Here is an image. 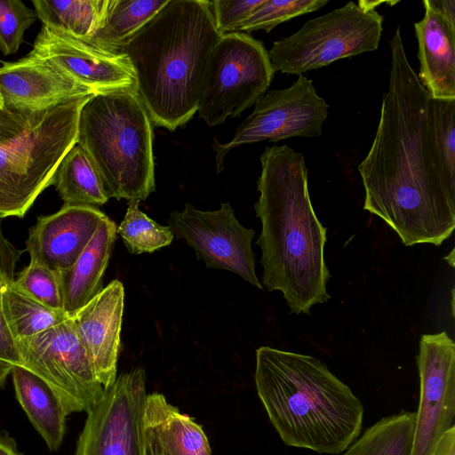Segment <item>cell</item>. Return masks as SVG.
<instances>
[{"instance_id": "cell-29", "label": "cell", "mask_w": 455, "mask_h": 455, "mask_svg": "<svg viewBox=\"0 0 455 455\" xmlns=\"http://www.w3.org/2000/svg\"><path fill=\"white\" fill-rule=\"evenodd\" d=\"M431 125L441 169L455 183V100L431 99Z\"/></svg>"}, {"instance_id": "cell-9", "label": "cell", "mask_w": 455, "mask_h": 455, "mask_svg": "<svg viewBox=\"0 0 455 455\" xmlns=\"http://www.w3.org/2000/svg\"><path fill=\"white\" fill-rule=\"evenodd\" d=\"M20 366L45 381L60 398L67 415L86 413L104 393L73 320L34 336L16 339Z\"/></svg>"}, {"instance_id": "cell-27", "label": "cell", "mask_w": 455, "mask_h": 455, "mask_svg": "<svg viewBox=\"0 0 455 455\" xmlns=\"http://www.w3.org/2000/svg\"><path fill=\"white\" fill-rule=\"evenodd\" d=\"M139 201H129L124 220L117 227L129 252L151 253L172 242L174 235L169 226H162L139 208Z\"/></svg>"}, {"instance_id": "cell-4", "label": "cell", "mask_w": 455, "mask_h": 455, "mask_svg": "<svg viewBox=\"0 0 455 455\" xmlns=\"http://www.w3.org/2000/svg\"><path fill=\"white\" fill-rule=\"evenodd\" d=\"M254 379L272 426L288 446L338 455L362 433L361 401L311 355L260 347Z\"/></svg>"}, {"instance_id": "cell-22", "label": "cell", "mask_w": 455, "mask_h": 455, "mask_svg": "<svg viewBox=\"0 0 455 455\" xmlns=\"http://www.w3.org/2000/svg\"><path fill=\"white\" fill-rule=\"evenodd\" d=\"M52 185L64 204L97 207L110 198L93 161L76 143L59 164Z\"/></svg>"}, {"instance_id": "cell-32", "label": "cell", "mask_w": 455, "mask_h": 455, "mask_svg": "<svg viewBox=\"0 0 455 455\" xmlns=\"http://www.w3.org/2000/svg\"><path fill=\"white\" fill-rule=\"evenodd\" d=\"M264 0H215L211 8L220 35L238 32L240 26Z\"/></svg>"}, {"instance_id": "cell-36", "label": "cell", "mask_w": 455, "mask_h": 455, "mask_svg": "<svg viewBox=\"0 0 455 455\" xmlns=\"http://www.w3.org/2000/svg\"><path fill=\"white\" fill-rule=\"evenodd\" d=\"M433 455H455V427L442 435Z\"/></svg>"}, {"instance_id": "cell-21", "label": "cell", "mask_w": 455, "mask_h": 455, "mask_svg": "<svg viewBox=\"0 0 455 455\" xmlns=\"http://www.w3.org/2000/svg\"><path fill=\"white\" fill-rule=\"evenodd\" d=\"M11 374L16 397L31 424L48 449L58 451L68 416L60 398L45 381L20 365H13Z\"/></svg>"}, {"instance_id": "cell-16", "label": "cell", "mask_w": 455, "mask_h": 455, "mask_svg": "<svg viewBox=\"0 0 455 455\" xmlns=\"http://www.w3.org/2000/svg\"><path fill=\"white\" fill-rule=\"evenodd\" d=\"M107 217L96 206L72 204L39 216L26 241L30 259L59 273L68 269Z\"/></svg>"}, {"instance_id": "cell-33", "label": "cell", "mask_w": 455, "mask_h": 455, "mask_svg": "<svg viewBox=\"0 0 455 455\" xmlns=\"http://www.w3.org/2000/svg\"><path fill=\"white\" fill-rule=\"evenodd\" d=\"M21 255L22 251L5 237L0 217V281L3 284L14 282L15 267Z\"/></svg>"}, {"instance_id": "cell-31", "label": "cell", "mask_w": 455, "mask_h": 455, "mask_svg": "<svg viewBox=\"0 0 455 455\" xmlns=\"http://www.w3.org/2000/svg\"><path fill=\"white\" fill-rule=\"evenodd\" d=\"M36 18L35 10L20 0H0V52L4 55L18 52L25 31Z\"/></svg>"}, {"instance_id": "cell-17", "label": "cell", "mask_w": 455, "mask_h": 455, "mask_svg": "<svg viewBox=\"0 0 455 455\" xmlns=\"http://www.w3.org/2000/svg\"><path fill=\"white\" fill-rule=\"evenodd\" d=\"M124 306V288L116 279L70 317L104 389L117 377Z\"/></svg>"}, {"instance_id": "cell-37", "label": "cell", "mask_w": 455, "mask_h": 455, "mask_svg": "<svg viewBox=\"0 0 455 455\" xmlns=\"http://www.w3.org/2000/svg\"><path fill=\"white\" fill-rule=\"evenodd\" d=\"M144 436L145 455H169L151 432L144 429Z\"/></svg>"}, {"instance_id": "cell-24", "label": "cell", "mask_w": 455, "mask_h": 455, "mask_svg": "<svg viewBox=\"0 0 455 455\" xmlns=\"http://www.w3.org/2000/svg\"><path fill=\"white\" fill-rule=\"evenodd\" d=\"M44 26L87 41L104 17L108 0H32Z\"/></svg>"}, {"instance_id": "cell-25", "label": "cell", "mask_w": 455, "mask_h": 455, "mask_svg": "<svg viewBox=\"0 0 455 455\" xmlns=\"http://www.w3.org/2000/svg\"><path fill=\"white\" fill-rule=\"evenodd\" d=\"M416 411L382 418L368 427L342 455H411Z\"/></svg>"}, {"instance_id": "cell-1", "label": "cell", "mask_w": 455, "mask_h": 455, "mask_svg": "<svg viewBox=\"0 0 455 455\" xmlns=\"http://www.w3.org/2000/svg\"><path fill=\"white\" fill-rule=\"evenodd\" d=\"M390 51L379 124L358 165L363 210L380 218L405 246H439L455 228V183L441 169L431 125L432 98L408 60L399 26Z\"/></svg>"}, {"instance_id": "cell-2", "label": "cell", "mask_w": 455, "mask_h": 455, "mask_svg": "<svg viewBox=\"0 0 455 455\" xmlns=\"http://www.w3.org/2000/svg\"><path fill=\"white\" fill-rule=\"evenodd\" d=\"M259 193L254 204L261 231L262 281L280 291L291 313L310 314L330 299L324 259L327 229L314 211L304 156L288 145L265 148L260 156Z\"/></svg>"}, {"instance_id": "cell-26", "label": "cell", "mask_w": 455, "mask_h": 455, "mask_svg": "<svg viewBox=\"0 0 455 455\" xmlns=\"http://www.w3.org/2000/svg\"><path fill=\"white\" fill-rule=\"evenodd\" d=\"M1 299L15 339L34 336L68 317L63 311L52 309L25 294L13 283L2 284Z\"/></svg>"}, {"instance_id": "cell-39", "label": "cell", "mask_w": 455, "mask_h": 455, "mask_svg": "<svg viewBox=\"0 0 455 455\" xmlns=\"http://www.w3.org/2000/svg\"><path fill=\"white\" fill-rule=\"evenodd\" d=\"M12 366L13 365L12 363L0 360V387L4 385L7 376L11 373Z\"/></svg>"}, {"instance_id": "cell-14", "label": "cell", "mask_w": 455, "mask_h": 455, "mask_svg": "<svg viewBox=\"0 0 455 455\" xmlns=\"http://www.w3.org/2000/svg\"><path fill=\"white\" fill-rule=\"evenodd\" d=\"M44 59L95 94L136 92L133 69L122 52H111L61 30L42 25L30 52Z\"/></svg>"}, {"instance_id": "cell-15", "label": "cell", "mask_w": 455, "mask_h": 455, "mask_svg": "<svg viewBox=\"0 0 455 455\" xmlns=\"http://www.w3.org/2000/svg\"><path fill=\"white\" fill-rule=\"evenodd\" d=\"M94 94L50 61L31 52L0 68V95L4 108L13 112L40 113Z\"/></svg>"}, {"instance_id": "cell-34", "label": "cell", "mask_w": 455, "mask_h": 455, "mask_svg": "<svg viewBox=\"0 0 455 455\" xmlns=\"http://www.w3.org/2000/svg\"><path fill=\"white\" fill-rule=\"evenodd\" d=\"M3 283L0 281V360L20 365V359L14 339L4 316L1 299V288Z\"/></svg>"}, {"instance_id": "cell-18", "label": "cell", "mask_w": 455, "mask_h": 455, "mask_svg": "<svg viewBox=\"0 0 455 455\" xmlns=\"http://www.w3.org/2000/svg\"><path fill=\"white\" fill-rule=\"evenodd\" d=\"M423 18L414 23L418 41V77L431 98L455 100V24L423 1Z\"/></svg>"}, {"instance_id": "cell-6", "label": "cell", "mask_w": 455, "mask_h": 455, "mask_svg": "<svg viewBox=\"0 0 455 455\" xmlns=\"http://www.w3.org/2000/svg\"><path fill=\"white\" fill-rule=\"evenodd\" d=\"M92 96L32 114L20 134L0 143L2 219L22 218L52 185L59 164L76 143L80 111Z\"/></svg>"}, {"instance_id": "cell-20", "label": "cell", "mask_w": 455, "mask_h": 455, "mask_svg": "<svg viewBox=\"0 0 455 455\" xmlns=\"http://www.w3.org/2000/svg\"><path fill=\"white\" fill-rule=\"evenodd\" d=\"M143 427L156 436L169 455H211L202 427L168 403L163 394L147 395Z\"/></svg>"}, {"instance_id": "cell-23", "label": "cell", "mask_w": 455, "mask_h": 455, "mask_svg": "<svg viewBox=\"0 0 455 455\" xmlns=\"http://www.w3.org/2000/svg\"><path fill=\"white\" fill-rule=\"evenodd\" d=\"M168 0H108L100 25L87 43L120 52L124 43L152 19Z\"/></svg>"}, {"instance_id": "cell-11", "label": "cell", "mask_w": 455, "mask_h": 455, "mask_svg": "<svg viewBox=\"0 0 455 455\" xmlns=\"http://www.w3.org/2000/svg\"><path fill=\"white\" fill-rule=\"evenodd\" d=\"M142 368L121 373L87 412L75 455H145Z\"/></svg>"}, {"instance_id": "cell-13", "label": "cell", "mask_w": 455, "mask_h": 455, "mask_svg": "<svg viewBox=\"0 0 455 455\" xmlns=\"http://www.w3.org/2000/svg\"><path fill=\"white\" fill-rule=\"evenodd\" d=\"M419 401L411 455H433L455 427V343L445 332L423 334L417 355Z\"/></svg>"}, {"instance_id": "cell-35", "label": "cell", "mask_w": 455, "mask_h": 455, "mask_svg": "<svg viewBox=\"0 0 455 455\" xmlns=\"http://www.w3.org/2000/svg\"><path fill=\"white\" fill-rule=\"evenodd\" d=\"M31 116L0 108V143L20 134L28 125Z\"/></svg>"}, {"instance_id": "cell-30", "label": "cell", "mask_w": 455, "mask_h": 455, "mask_svg": "<svg viewBox=\"0 0 455 455\" xmlns=\"http://www.w3.org/2000/svg\"><path fill=\"white\" fill-rule=\"evenodd\" d=\"M13 284L43 305L54 310L63 311L59 272L30 259L29 264L15 277Z\"/></svg>"}, {"instance_id": "cell-3", "label": "cell", "mask_w": 455, "mask_h": 455, "mask_svg": "<svg viewBox=\"0 0 455 455\" xmlns=\"http://www.w3.org/2000/svg\"><path fill=\"white\" fill-rule=\"evenodd\" d=\"M220 35L211 2L168 0L120 52L152 123L175 131L197 112L207 65Z\"/></svg>"}, {"instance_id": "cell-28", "label": "cell", "mask_w": 455, "mask_h": 455, "mask_svg": "<svg viewBox=\"0 0 455 455\" xmlns=\"http://www.w3.org/2000/svg\"><path fill=\"white\" fill-rule=\"evenodd\" d=\"M327 0H264L240 26L238 32L271 31L277 25L295 17L315 12Z\"/></svg>"}, {"instance_id": "cell-8", "label": "cell", "mask_w": 455, "mask_h": 455, "mask_svg": "<svg viewBox=\"0 0 455 455\" xmlns=\"http://www.w3.org/2000/svg\"><path fill=\"white\" fill-rule=\"evenodd\" d=\"M274 75L261 41L243 32L222 35L207 65L198 116L212 127L240 116L267 92Z\"/></svg>"}, {"instance_id": "cell-10", "label": "cell", "mask_w": 455, "mask_h": 455, "mask_svg": "<svg viewBox=\"0 0 455 455\" xmlns=\"http://www.w3.org/2000/svg\"><path fill=\"white\" fill-rule=\"evenodd\" d=\"M328 109V103L318 95L313 81L304 75H299L287 88L267 92L229 141L220 143L214 140L218 172L223 168L224 156L241 145L263 140L277 142L292 137H320Z\"/></svg>"}, {"instance_id": "cell-19", "label": "cell", "mask_w": 455, "mask_h": 455, "mask_svg": "<svg viewBox=\"0 0 455 455\" xmlns=\"http://www.w3.org/2000/svg\"><path fill=\"white\" fill-rule=\"evenodd\" d=\"M116 224L107 217L76 261L60 273L63 311L71 317L104 288L102 279L117 235Z\"/></svg>"}, {"instance_id": "cell-5", "label": "cell", "mask_w": 455, "mask_h": 455, "mask_svg": "<svg viewBox=\"0 0 455 455\" xmlns=\"http://www.w3.org/2000/svg\"><path fill=\"white\" fill-rule=\"evenodd\" d=\"M153 139L152 120L133 90L92 95L80 111L76 144L110 198L140 202L155 191Z\"/></svg>"}, {"instance_id": "cell-7", "label": "cell", "mask_w": 455, "mask_h": 455, "mask_svg": "<svg viewBox=\"0 0 455 455\" xmlns=\"http://www.w3.org/2000/svg\"><path fill=\"white\" fill-rule=\"evenodd\" d=\"M383 17L359 2H347L308 20L297 32L274 42L268 57L275 72L303 75L335 60L379 48Z\"/></svg>"}, {"instance_id": "cell-12", "label": "cell", "mask_w": 455, "mask_h": 455, "mask_svg": "<svg viewBox=\"0 0 455 455\" xmlns=\"http://www.w3.org/2000/svg\"><path fill=\"white\" fill-rule=\"evenodd\" d=\"M169 227L185 240L207 267L231 271L258 289H263L255 271L251 243L253 229L242 226L229 203L215 211H202L186 203L170 214Z\"/></svg>"}, {"instance_id": "cell-38", "label": "cell", "mask_w": 455, "mask_h": 455, "mask_svg": "<svg viewBox=\"0 0 455 455\" xmlns=\"http://www.w3.org/2000/svg\"><path fill=\"white\" fill-rule=\"evenodd\" d=\"M0 455H22L14 439L6 434H0Z\"/></svg>"}, {"instance_id": "cell-40", "label": "cell", "mask_w": 455, "mask_h": 455, "mask_svg": "<svg viewBox=\"0 0 455 455\" xmlns=\"http://www.w3.org/2000/svg\"><path fill=\"white\" fill-rule=\"evenodd\" d=\"M0 108L5 109L4 108V101H3L2 98H1V95H0Z\"/></svg>"}]
</instances>
